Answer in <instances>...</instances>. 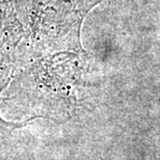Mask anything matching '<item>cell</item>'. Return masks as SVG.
Returning <instances> with one entry per match:
<instances>
[{
    "label": "cell",
    "mask_w": 160,
    "mask_h": 160,
    "mask_svg": "<svg viewBox=\"0 0 160 160\" xmlns=\"http://www.w3.org/2000/svg\"><path fill=\"white\" fill-rule=\"evenodd\" d=\"M8 85V82L5 83L4 86L0 88V97H1L2 91ZM39 118H41V117H31L29 119L25 120L23 122H9V121L4 120L1 116H0V132H11V131L21 129V128H23V127H26L27 125H29L31 123V122H33L36 119H39Z\"/></svg>",
    "instance_id": "obj_1"
}]
</instances>
